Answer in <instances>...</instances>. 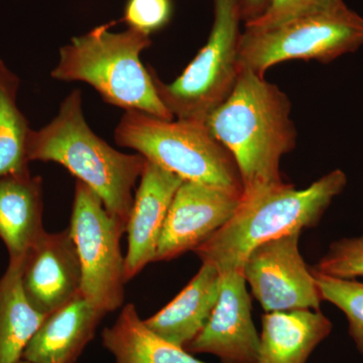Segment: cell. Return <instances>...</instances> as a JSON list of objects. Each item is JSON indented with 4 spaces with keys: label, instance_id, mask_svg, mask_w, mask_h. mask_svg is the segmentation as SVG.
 Masks as SVG:
<instances>
[{
    "label": "cell",
    "instance_id": "obj_1",
    "mask_svg": "<svg viewBox=\"0 0 363 363\" xmlns=\"http://www.w3.org/2000/svg\"><path fill=\"white\" fill-rule=\"evenodd\" d=\"M291 111L290 99L278 86L243 69L231 94L208 117V128L240 171L241 203L288 185L279 162L297 143Z\"/></svg>",
    "mask_w": 363,
    "mask_h": 363
},
{
    "label": "cell",
    "instance_id": "obj_2",
    "mask_svg": "<svg viewBox=\"0 0 363 363\" xmlns=\"http://www.w3.org/2000/svg\"><path fill=\"white\" fill-rule=\"evenodd\" d=\"M28 157L30 162H54L65 167L92 189L107 211L126 227L133 191L147 160L140 154H123L93 133L83 113L80 90L72 91L65 98L51 123L30 130Z\"/></svg>",
    "mask_w": 363,
    "mask_h": 363
},
{
    "label": "cell",
    "instance_id": "obj_3",
    "mask_svg": "<svg viewBox=\"0 0 363 363\" xmlns=\"http://www.w3.org/2000/svg\"><path fill=\"white\" fill-rule=\"evenodd\" d=\"M346 184L347 177L335 169L303 190L288 184L252 201L240 202L233 216L193 252L220 274L242 272L245 259L257 245L316 226Z\"/></svg>",
    "mask_w": 363,
    "mask_h": 363
},
{
    "label": "cell",
    "instance_id": "obj_4",
    "mask_svg": "<svg viewBox=\"0 0 363 363\" xmlns=\"http://www.w3.org/2000/svg\"><path fill=\"white\" fill-rule=\"evenodd\" d=\"M112 26H97L62 47L52 77L87 83L105 102L125 111L173 121L175 116L157 95L150 70L140 61L142 52L152 45L150 35L130 28L111 32Z\"/></svg>",
    "mask_w": 363,
    "mask_h": 363
},
{
    "label": "cell",
    "instance_id": "obj_5",
    "mask_svg": "<svg viewBox=\"0 0 363 363\" xmlns=\"http://www.w3.org/2000/svg\"><path fill=\"white\" fill-rule=\"evenodd\" d=\"M114 138L117 145L135 150L184 181L222 189L241 199L243 186L236 162L206 123L164 121L126 111Z\"/></svg>",
    "mask_w": 363,
    "mask_h": 363
},
{
    "label": "cell",
    "instance_id": "obj_6",
    "mask_svg": "<svg viewBox=\"0 0 363 363\" xmlns=\"http://www.w3.org/2000/svg\"><path fill=\"white\" fill-rule=\"evenodd\" d=\"M241 0H214V23L206 45L180 77L167 84L152 68L155 87L177 119L206 123L229 97L240 76Z\"/></svg>",
    "mask_w": 363,
    "mask_h": 363
},
{
    "label": "cell",
    "instance_id": "obj_7",
    "mask_svg": "<svg viewBox=\"0 0 363 363\" xmlns=\"http://www.w3.org/2000/svg\"><path fill=\"white\" fill-rule=\"evenodd\" d=\"M363 45V18L344 4L300 16L266 30L241 33L238 67L264 76L290 60L327 64Z\"/></svg>",
    "mask_w": 363,
    "mask_h": 363
},
{
    "label": "cell",
    "instance_id": "obj_8",
    "mask_svg": "<svg viewBox=\"0 0 363 363\" xmlns=\"http://www.w3.org/2000/svg\"><path fill=\"white\" fill-rule=\"evenodd\" d=\"M69 230L80 259L81 295L102 314L116 311L123 304L126 283L121 247L125 225L92 189L77 181Z\"/></svg>",
    "mask_w": 363,
    "mask_h": 363
},
{
    "label": "cell",
    "instance_id": "obj_9",
    "mask_svg": "<svg viewBox=\"0 0 363 363\" xmlns=\"http://www.w3.org/2000/svg\"><path fill=\"white\" fill-rule=\"evenodd\" d=\"M301 233L294 231L257 245L243 264L245 281L267 313L319 311L322 298L316 279L298 250Z\"/></svg>",
    "mask_w": 363,
    "mask_h": 363
},
{
    "label": "cell",
    "instance_id": "obj_10",
    "mask_svg": "<svg viewBox=\"0 0 363 363\" xmlns=\"http://www.w3.org/2000/svg\"><path fill=\"white\" fill-rule=\"evenodd\" d=\"M240 197L222 189L184 181L169 205L155 262L194 250L235 213Z\"/></svg>",
    "mask_w": 363,
    "mask_h": 363
},
{
    "label": "cell",
    "instance_id": "obj_11",
    "mask_svg": "<svg viewBox=\"0 0 363 363\" xmlns=\"http://www.w3.org/2000/svg\"><path fill=\"white\" fill-rule=\"evenodd\" d=\"M259 345L252 298L242 272H223L211 316L185 350L189 353H211L225 363H255Z\"/></svg>",
    "mask_w": 363,
    "mask_h": 363
},
{
    "label": "cell",
    "instance_id": "obj_12",
    "mask_svg": "<svg viewBox=\"0 0 363 363\" xmlns=\"http://www.w3.org/2000/svg\"><path fill=\"white\" fill-rule=\"evenodd\" d=\"M21 284L28 302L44 315L81 295L80 259L69 229L45 231L35 241L23 259Z\"/></svg>",
    "mask_w": 363,
    "mask_h": 363
},
{
    "label": "cell",
    "instance_id": "obj_13",
    "mask_svg": "<svg viewBox=\"0 0 363 363\" xmlns=\"http://www.w3.org/2000/svg\"><path fill=\"white\" fill-rule=\"evenodd\" d=\"M183 182L180 177L155 162L145 161L126 224L128 241V252L124 257L126 283L155 262L169 205Z\"/></svg>",
    "mask_w": 363,
    "mask_h": 363
},
{
    "label": "cell",
    "instance_id": "obj_14",
    "mask_svg": "<svg viewBox=\"0 0 363 363\" xmlns=\"http://www.w3.org/2000/svg\"><path fill=\"white\" fill-rule=\"evenodd\" d=\"M105 317L79 295L47 315L23 359L33 363H75Z\"/></svg>",
    "mask_w": 363,
    "mask_h": 363
},
{
    "label": "cell",
    "instance_id": "obj_15",
    "mask_svg": "<svg viewBox=\"0 0 363 363\" xmlns=\"http://www.w3.org/2000/svg\"><path fill=\"white\" fill-rule=\"evenodd\" d=\"M220 283L218 269L202 262L201 269L188 286L164 309L145 320V324L160 337L185 348L211 316Z\"/></svg>",
    "mask_w": 363,
    "mask_h": 363
},
{
    "label": "cell",
    "instance_id": "obj_16",
    "mask_svg": "<svg viewBox=\"0 0 363 363\" xmlns=\"http://www.w3.org/2000/svg\"><path fill=\"white\" fill-rule=\"evenodd\" d=\"M42 178L28 173L0 178V240L9 262L23 260L45 233Z\"/></svg>",
    "mask_w": 363,
    "mask_h": 363
},
{
    "label": "cell",
    "instance_id": "obj_17",
    "mask_svg": "<svg viewBox=\"0 0 363 363\" xmlns=\"http://www.w3.org/2000/svg\"><path fill=\"white\" fill-rule=\"evenodd\" d=\"M262 322L255 363H306L332 330L328 318L310 309L266 313Z\"/></svg>",
    "mask_w": 363,
    "mask_h": 363
},
{
    "label": "cell",
    "instance_id": "obj_18",
    "mask_svg": "<svg viewBox=\"0 0 363 363\" xmlns=\"http://www.w3.org/2000/svg\"><path fill=\"white\" fill-rule=\"evenodd\" d=\"M102 344L116 363H205L185 348L147 328L133 304L124 306L116 321L101 334Z\"/></svg>",
    "mask_w": 363,
    "mask_h": 363
},
{
    "label": "cell",
    "instance_id": "obj_19",
    "mask_svg": "<svg viewBox=\"0 0 363 363\" xmlns=\"http://www.w3.org/2000/svg\"><path fill=\"white\" fill-rule=\"evenodd\" d=\"M23 260L9 262L0 278V363H16L47 317L28 302L23 284Z\"/></svg>",
    "mask_w": 363,
    "mask_h": 363
},
{
    "label": "cell",
    "instance_id": "obj_20",
    "mask_svg": "<svg viewBox=\"0 0 363 363\" xmlns=\"http://www.w3.org/2000/svg\"><path fill=\"white\" fill-rule=\"evenodd\" d=\"M20 79L0 60V178L28 173V119L16 104Z\"/></svg>",
    "mask_w": 363,
    "mask_h": 363
},
{
    "label": "cell",
    "instance_id": "obj_21",
    "mask_svg": "<svg viewBox=\"0 0 363 363\" xmlns=\"http://www.w3.org/2000/svg\"><path fill=\"white\" fill-rule=\"evenodd\" d=\"M322 300L335 305L345 314L350 334L363 354V283L326 276L312 269Z\"/></svg>",
    "mask_w": 363,
    "mask_h": 363
},
{
    "label": "cell",
    "instance_id": "obj_22",
    "mask_svg": "<svg viewBox=\"0 0 363 363\" xmlns=\"http://www.w3.org/2000/svg\"><path fill=\"white\" fill-rule=\"evenodd\" d=\"M315 271L340 279L363 277V234L335 241L318 262Z\"/></svg>",
    "mask_w": 363,
    "mask_h": 363
},
{
    "label": "cell",
    "instance_id": "obj_23",
    "mask_svg": "<svg viewBox=\"0 0 363 363\" xmlns=\"http://www.w3.org/2000/svg\"><path fill=\"white\" fill-rule=\"evenodd\" d=\"M343 0H269V6L257 20L245 23V28L266 30L300 16L344 6Z\"/></svg>",
    "mask_w": 363,
    "mask_h": 363
},
{
    "label": "cell",
    "instance_id": "obj_24",
    "mask_svg": "<svg viewBox=\"0 0 363 363\" xmlns=\"http://www.w3.org/2000/svg\"><path fill=\"white\" fill-rule=\"evenodd\" d=\"M171 13V0H130L124 20L130 28L150 35L168 23Z\"/></svg>",
    "mask_w": 363,
    "mask_h": 363
},
{
    "label": "cell",
    "instance_id": "obj_25",
    "mask_svg": "<svg viewBox=\"0 0 363 363\" xmlns=\"http://www.w3.org/2000/svg\"><path fill=\"white\" fill-rule=\"evenodd\" d=\"M269 0H241V13L245 23L257 20L269 6Z\"/></svg>",
    "mask_w": 363,
    "mask_h": 363
},
{
    "label": "cell",
    "instance_id": "obj_26",
    "mask_svg": "<svg viewBox=\"0 0 363 363\" xmlns=\"http://www.w3.org/2000/svg\"><path fill=\"white\" fill-rule=\"evenodd\" d=\"M16 363H33V362H28V360H25V359H21L20 362H18Z\"/></svg>",
    "mask_w": 363,
    "mask_h": 363
}]
</instances>
